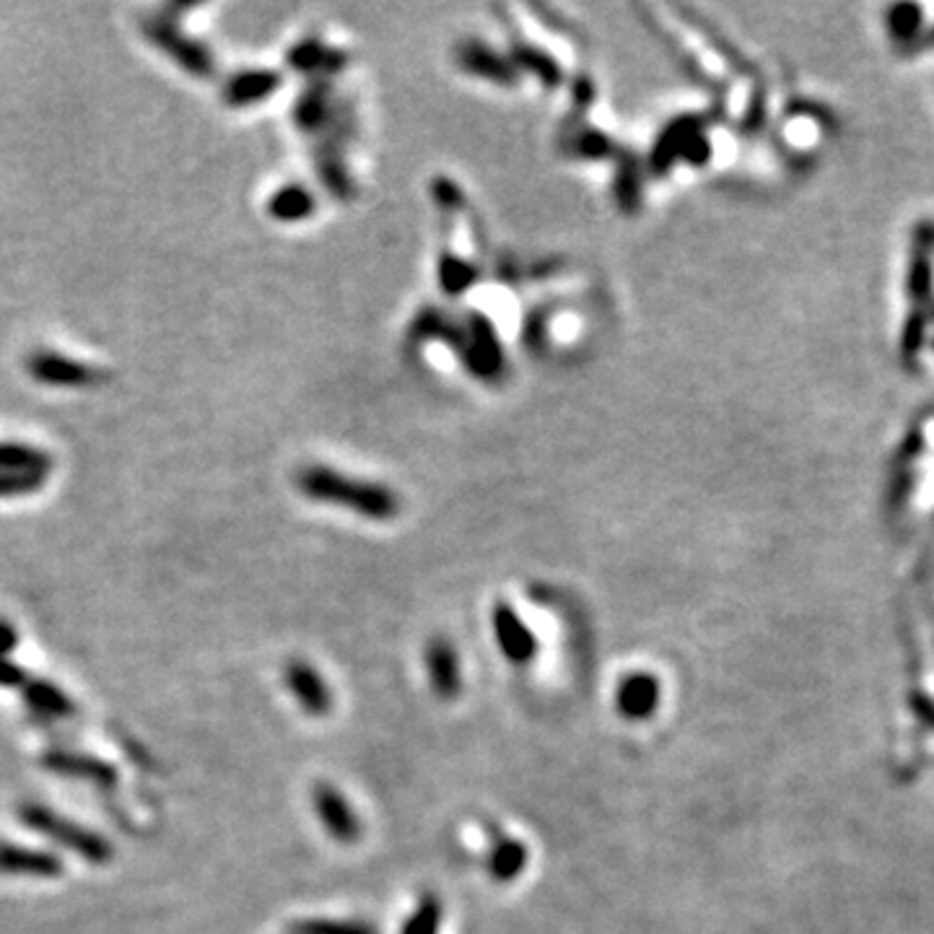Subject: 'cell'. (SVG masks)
I'll return each instance as SVG.
<instances>
[{
  "label": "cell",
  "mask_w": 934,
  "mask_h": 934,
  "mask_svg": "<svg viewBox=\"0 0 934 934\" xmlns=\"http://www.w3.org/2000/svg\"><path fill=\"white\" fill-rule=\"evenodd\" d=\"M140 32L146 42L156 47L161 56L172 60L174 65L195 78H211L216 73V60L211 47H206L193 34H187L177 24V19L161 13H148L140 19Z\"/></svg>",
  "instance_id": "1"
},
{
  "label": "cell",
  "mask_w": 934,
  "mask_h": 934,
  "mask_svg": "<svg viewBox=\"0 0 934 934\" xmlns=\"http://www.w3.org/2000/svg\"><path fill=\"white\" fill-rule=\"evenodd\" d=\"M19 821L29 825L32 831L42 834L60 846H65L67 851L86 859L91 864H107L112 862V844L105 836L94 834V831L84 828V825L60 818L56 810L47 808L39 802H24L19 808Z\"/></svg>",
  "instance_id": "2"
},
{
  "label": "cell",
  "mask_w": 934,
  "mask_h": 934,
  "mask_svg": "<svg viewBox=\"0 0 934 934\" xmlns=\"http://www.w3.org/2000/svg\"><path fill=\"white\" fill-rule=\"evenodd\" d=\"M26 371L37 384L56 390H91L110 379V371L58 351H34L26 358Z\"/></svg>",
  "instance_id": "3"
},
{
  "label": "cell",
  "mask_w": 934,
  "mask_h": 934,
  "mask_svg": "<svg viewBox=\"0 0 934 934\" xmlns=\"http://www.w3.org/2000/svg\"><path fill=\"white\" fill-rule=\"evenodd\" d=\"M302 489L315 499L337 501V504L351 506V509L369 514V517H390L395 512V504L388 493L369 489V486H351L343 480H333V476L324 470H307L302 476Z\"/></svg>",
  "instance_id": "4"
},
{
  "label": "cell",
  "mask_w": 934,
  "mask_h": 934,
  "mask_svg": "<svg viewBox=\"0 0 934 934\" xmlns=\"http://www.w3.org/2000/svg\"><path fill=\"white\" fill-rule=\"evenodd\" d=\"M42 766L52 774L67 776V778H86V782L97 784V787L112 789L118 784V771L112 763L101 761L97 755L89 753H76V750L56 748L47 750L42 755Z\"/></svg>",
  "instance_id": "5"
},
{
  "label": "cell",
  "mask_w": 934,
  "mask_h": 934,
  "mask_svg": "<svg viewBox=\"0 0 934 934\" xmlns=\"http://www.w3.org/2000/svg\"><path fill=\"white\" fill-rule=\"evenodd\" d=\"M283 680H286L294 699L299 701L304 714L324 716L333 709V693H330L328 683L309 662L291 660L286 669H283Z\"/></svg>",
  "instance_id": "6"
},
{
  "label": "cell",
  "mask_w": 934,
  "mask_h": 934,
  "mask_svg": "<svg viewBox=\"0 0 934 934\" xmlns=\"http://www.w3.org/2000/svg\"><path fill=\"white\" fill-rule=\"evenodd\" d=\"M315 808L317 815L330 836L341 844H354L361 838V821L348 800L330 784H317L315 787Z\"/></svg>",
  "instance_id": "7"
},
{
  "label": "cell",
  "mask_w": 934,
  "mask_h": 934,
  "mask_svg": "<svg viewBox=\"0 0 934 934\" xmlns=\"http://www.w3.org/2000/svg\"><path fill=\"white\" fill-rule=\"evenodd\" d=\"M0 875L56 880L63 875V859L52 851L0 841Z\"/></svg>",
  "instance_id": "8"
},
{
  "label": "cell",
  "mask_w": 934,
  "mask_h": 934,
  "mask_svg": "<svg viewBox=\"0 0 934 934\" xmlns=\"http://www.w3.org/2000/svg\"><path fill=\"white\" fill-rule=\"evenodd\" d=\"M493 634H496L501 652L514 665H527L538 654V641H534L532 631L504 602L493 607Z\"/></svg>",
  "instance_id": "9"
},
{
  "label": "cell",
  "mask_w": 934,
  "mask_h": 934,
  "mask_svg": "<svg viewBox=\"0 0 934 934\" xmlns=\"http://www.w3.org/2000/svg\"><path fill=\"white\" fill-rule=\"evenodd\" d=\"M660 680L649 673H631L618 683L615 690V709L631 722L649 720L660 706Z\"/></svg>",
  "instance_id": "10"
},
{
  "label": "cell",
  "mask_w": 934,
  "mask_h": 934,
  "mask_svg": "<svg viewBox=\"0 0 934 934\" xmlns=\"http://www.w3.org/2000/svg\"><path fill=\"white\" fill-rule=\"evenodd\" d=\"M426 673L439 699L452 701L463 690V667L457 649L446 639H431L426 647Z\"/></svg>",
  "instance_id": "11"
},
{
  "label": "cell",
  "mask_w": 934,
  "mask_h": 934,
  "mask_svg": "<svg viewBox=\"0 0 934 934\" xmlns=\"http://www.w3.org/2000/svg\"><path fill=\"white\" fill-rule=\"evenodd\" d=\"M486 836H489V875L496 883H512V880L523 875L527 864V846L493 823H486Z\"/></svg>",
  "instance_id": "12"
},
{
  "label": "cell",
  "mask_w": 934,
  "mask_h": 934,
  "mask_svg": "<svg viewBox=\"0 0 934 934\" xmlns=\"http://www.w3.org/2000/svg\"><path fill=\"white\" fill-rule=\"evenodd\" d=\"M22 690L29 709L39 716H47V720H67V716L76 714V703H73L71 696H67L65 690H60L56 683L26 678Z\"/></svg>",
  "instance_id": "13"
},
{
  "label": "cell",
  "mask_w": 934,
  "mask_h": 934,
  "mask_svg": "<svg viewBox=\"0 0 934 934\" xmlns=\"http://www.w3.org/2000/svg\"><path fill=\"white\" fill-rule=\"evenodd\" d=\"M279 84V76L270 71H245L239 76H234L223 86V101L232 107H247L255 101L266 99L270 91Z\"/></svg>",
  "instance_id": "14"
},
{
  "label": "cell",
  "mask_w": 934,
  "mask_h": 934,
  "mask_svg": "<svg viewBox=\"0 0 934 934\" xmlns=\"http://www.w3.org/2000/svg\"><path fill=\"white\" fill-rule=\"evenodd\" d=\"M52 467H56V459H52L50 452L42 450V446L26 442H0V472H50Z\"/></svg>",
  "instance_id": "15"
},
{
  "label": "cell",
  "mask_w": 934,
  "mask_h": 934,
  "mask_svg": "<svg viewBox=\"0 0 934 934\" xmlns=\"http://www.w3.org/2000/svg\"><path fill=\"white\" fill-rule=\"evenodd\" d=\"M294 934H379L377 926L358 919H302L291 924Z\"/></svg>",
  "instance_id": "16"
},
{
  "label": "cell",
  "mask_w": 934,
  "mask_h": 934,
  "mask_svg": "<svg viewBox=\"0 0 934 934\" xmlns=\"http://www.w3.org/2000/svg\"><path fill=\"white\" fill-rule=\"evenodd\" d=\"M442 901L434 893H423L421 901L413 909L410 919L403 926V934H439L442 926Z\"/></svg>",
  "instance_id": "17"
},
{
  "label": "cell",
  "mask_w": 934,
  "mask_h": 934,
  "mask_svg": "<svg viewBox=\"0 0 934 934\" xmlns=\"http://www.w3.org/2000/svg\"><path fill=\"white\" fill-rule=\"evenodd\" d=\"M50 472L37 470H19V472H0V499H24L34 496L47 486Z\"/></svg>",
  "instance_id": "18"
},
{
  "label": "cell",
  "mask_w": 934,
  "mask_h": 934,
  "mask_svg": "<svg viewBox=\"0 0 934 934\" xmlns=\"http://www.w3.org/2000/svg\"><path fill=\"white\" fill-rule=\"evenodd\" d=\"M919 26V11L911 9V5H901V9H893L890 11V29L898 34V37H909L911 29H917Z\"/></svg>",
  "instance_id": "19"
},
{
  "label": "cell",
  "mask_w": 934,
  "mask_h": 934,
  "mask_svg": "<svg viewBox=\"0 0 934 934\" xmlns=\"http://www.w3.org/2000/svg\"><path fill=\"white\" fill-rule=\"evenodd\" d=\"M29 675L22 667L13 665L11 660L0 656V688H24V683Z\"/></svg>",
  "instance_id": "20"
},
{
  "label": "cell",
  "mask_w": 934,
  "mask_h": 934,
  "mask_svg": "<svg viewBox=\"0 0 934 934\" xmlns=\"http://www.w3.org/2000/svg\"><path fill=\"white\" fill-rule=\"evenodd\" d=\"M16 644H19L16 628L11 626V620L0 618V656H5V660H9V654L13 652V649H16Z\"/></svg>",
  "instance_id": "21"
},
{
  "label": "cell",
  "mask_w": 934,
  "mask_h": 934,
  "mask_svg": "<svg viewBox=\"0 0 934 934\" xmlns=\"http://www.w3.org/2000/svg\"><path fill=\"white\" fill-rule=\"evenodd\" d=\"M288 934H294V932H288Z\"/></svg>",
  "instance_id": "22"
}]
</instances>
